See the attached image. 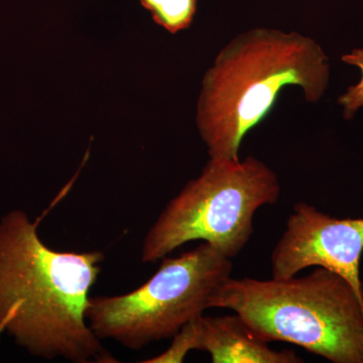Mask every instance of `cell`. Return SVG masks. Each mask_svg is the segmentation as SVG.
I'll return each instance as SVG.
<instances>
[{"instance_id": "obj_6", "label": "cell", "mask_w": 363, "mask_h": 363, "mask_svg": "<svg viewBox=\"0 0 363 363\" xmlns=\"http://www.w3.org/2000/svg\"><path fill=\"white\" fill-rule=\"evenodd\" d=\"M362 252L363 218H334L298 203L272 253V278L290 279L303 269L323 267L348 281L363 304Z\"/></svg>"}, {"instance_id": "obj_7", "label": "cell", "mask_w": 363, "mask_h": 363, "mask_svg": "<svg viewBox=\"0 0 363 363\" xmlns=\"http://www.w3.org/2000/svg\"><path fill=\"white\" fill-rule=\"evenodd\" d=\"M196 350L211 355L213 363L303 362L290 350H274L257 337L242 318L235 315L194 319Z\"/></svg>"}, {"instance_id": "obj_4", "label": "cell", "mask_w": 363, "mask_h": 363, "mask_svg": "<svg viewBox=\"0 0 363 363\" xmlns=\"http://www.w3.org/2000/svg\"><path fill=\"white\" fill-rule=\"evenodd\" d=\"M279 194L277 174L257 157L209 159L150 227L143 262H157L196 240L233 259L252 238L255 212L278 202Z\"/></svg>"}, {"instance_id": "obj_10", "label": "cell", "mask_w": 363, "mask_h": 363, "mask_svg": "<svg viewBox=\"0 0 363 363\" xmlns=\"http://www.w3.org/2000/svg\"><path fill=\"white\" fill-rule=\"evenodd\" d=\"M4 332H6V325L0 323V338H1V335Z\"/></svg>"}, {"instance_id": "obj_8", "label": "cell", "mask_w": 363, "mask_h": 363, "mask_svg": "<svg viewBox=\"0 0 363 363\" xmlns=\"http://www.w3.org/2000/svg\"><path fill=\"white\" fill-rule=\"evenodd\" d=\"M155 23L175 35L186 30L194 20L197 0H140Z\"/></svg>"}, {"instance_id": "obj_9", "label": "cell", "mask_w": 363, "mask_h": 363, "mask_svg": "<svg viewBox=\"0 0 363 363\" xmlns=\"http://www.w3.org/2000/svg\"><path fill=\"white\" fill-rule=\"evenodd\" d=\"M341 60L344 63L357 66L362 70V80L357 85L348 87L346 92L338 98V104L343 106L344 118L351 119L363 107V48L343 55Z\"/></svg>"}, {"instance_id": "obj_3", "label": "cell", "mask_w": 363, "mask_h": 363, "mask_svg": "<svg viewBox=\"0 0 363 363\" xmlns=\"http://www.w3.org/2000/svg\"><path fill=\"white\" fill-rule=\"evenodd\" d=\"M209 308L231 310L264 342L300 346L334 363H363V304L323 267L300 278H229Z\"/></svg>"}, {"instance_id": "obj_2", "label": "cell", "mask_w": 363, "mask_h": 363, "mask_svg": "<svg viewBox=\"0 0 363 363\" xmlns=\"http://www.w3.org/2000/svg\"><path fill=\"white\" fill-rule=\"evenodd\" d=\"M329 78L328 57L312 38L267 28L236 35L205 73L198 98L196 123L210 159L240 160L245 135L286 86H298L316 104Z\"/></svg>"}, {"instance_id": "obj_5", "label": "cell", "mask_w": 363, "mask_h": 363, "mask_svg": "<svg viewBox=\"0 0 363 363\" xmlns=\"http://www.w3.org/2000/svg\"><path fill=\"white\" fill-rule=\"evenodd\" d=\"M233 269L231 259L203 242L180 257H164L156 274L133 292L90 297L88 324L100 340L142 350L173 337L209 309L210 298L231 278Z\"/></svg>"}, {"instance_id": "obj_1", "label": "cell", "mask_w": 363, "mask_h": 363, "mask_svg": "<svg viewBox=\"0 0 363 363\" xmlns=\"http://www.w3.org/2000/svg\"><path fill=\"white\" fill-rule=\"evenodd\" d=\"M100 252L52 250L21 210L0 219V323L33 357L75 363L118 362L86 318Z\"/></svg>"}]
</instances>
